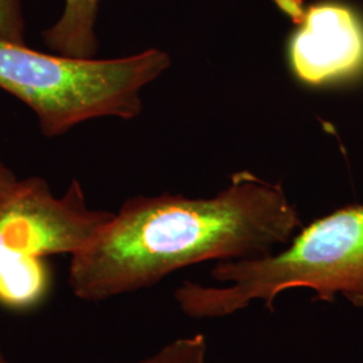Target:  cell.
Here are the masks:
<instances>
[{
  "label": "cell",
  "instance_id": "6da1fadb",
  "mask_svg": "<svg viewBox=\"0 0 363 363\" xmlns=\"http://www.w3.org/2000/svg\"><path fill=\"white\" fill-rule=\"evenodd\" d=\"M300 226L283 184L247 171L210 198L135 196L72 256L69 286L81 300L103 301L205 261L268 256Z\"/></svg>",
  "mask_w": 363,
  "mask_h": 363
},
{
  "label": "cell",
  "instance_id": "7a4b0ae2",
  "mask_svg": "<svg viewBox=\"0 0 363 363\" xmlns=\"http://www.w3.org/2000/svg\"><path fill=\"white\" fill-rule=\"evenodd\" d=\"M222 286L184 281L174 298L193 319H220L256 301L273 311L279 295L308 289L320 301L339 296L363 308V203L337 208L303 228L280 252L222 261L211 269Z\"/></svg>",
  "mask_w": 363,
  "mask_h": 363
},
{
  "label": "cell",
  "instance_id": "3957f363",
  "mask_svg": "<svg viewBox=\"0 0 363 363\" xmlns=\"http://www.w3.org/2000/svg\"><path fill=\"white\" fill-rule=\"evenodd\" d=\"M171 66L160 49L112 60H76L0 38V89L27 105L46 138L99 117L130 120L143 111L142 91Z\"/></svg>",
  "mask_w": 363,
  "mask_h": 363
},
{
  "label": "cell",
  "instance_id": "277c9868",
  "mask_svg": "<svg viewBox=\"0 0 363 363\" xmlns=\"http://www.w3.org/2000/svg\"><path fill=\"white\" fill-rule=\"evenodd\" d=\"M113 217L88 206L77 179L55 196L38 177L19 179L0 202V264L18 257L76 255Z\"/></svg>",
  "mask_w": 363,
  "mask_h": 363
},
{
  "label": "cell",
  "instance_id": "5b68a950",
  "mask_svg": "<svg viewBox=\"0 0 363 363\" xmlns=\"http://www.w3.org/2000/svg\"><path fill=\"white\" fill-rule=\"evenodd\" d=\"M289 42V61L296 77L322 85L350 77L363 69V21L335 1L308 7Z\"/></svg>",
  "mask_w": 363,
  "mask_h": 363
},
{
  "label": "cell",
  "instance_id": "8992f818",
  "mask_svg": "<svg viewBox=\"0 0 363 363\" xmlns=\"http://www.w3.org/2000/svg\"><path fill=\"white\" fill-rule=\"evenodd\" d=\"M100 0H64L58 21L42 38L54 54L76 60H93L99 52L96 22Z\"/></svg>",
  "mask_w": 363,
  "mask_h": 363
},
{
  "label": "cell",
  "instance_id": "52a82bcc",
  "mask_svg": "<svg viewBox=\"0 0 363 363\" xmlns=\"http://www.w3.org/2000/svg\"><path fill=\"white\" fill-rule=\"evenodd\" d=\"M52 284L45 257H18L0 264V306L11 311H26L46 298Z\"/></svg>",
  "mask_w": 363,
  "mask_h": 363
},
{
  "label": "cell",
  "instance_id": "ba28073f",
  "mask_svg": "<svg viewBox=\"0 0 363 363\" xmlns=\"http://www.w3.org/2000/svg\"><path fill=\"white\" fill-rule=\"evenodd\" d=\"M135 363H208V340L202 334L179 337Z\"/></svg>",
  "mask_w": 363,
  "mask_h": 363
},
{
  "label": "cell",
  "instance_id": "9c48e42d",
  "mask_svg": "<svg viewBox=\"0 0 363 363\" xmlns=\"http://www.w3.org/2000/svg\"><path fill=\"white\" fill-rule=\"evenodd\" d=\"M26 21L22 0H0V38L26 45Z\"/></svg>",
  "mask_w": 363,
  "mask_h": 363
},
{
  "label": "cell",
  "instance_id": "30bf717a",
  "mask_svg": "<svg viewBox=\"0 0 363 363\" xmlns=\"http://www.w3.org/2000/svg\"><path fill=\"white\" fill-rule=\"evenodd\" d=\"M18 181L13 171L0 162V202L11 193Z\"/></svg>",
  "mask_w": 363,
  "mask_h": 363
},
{
  "label": "cell",
  "instance_id": "8fae6325",
  "mask_svg": "<svg viewBox=\"0 0 363 363\" xmlns=\"http://www.w3.org/2000/svg\"><path fill=\"white\" fill-rule=\"evenodd\" d=\"M281 10H284L288 15H291L294 18V21L298 23L304 15V9L301 7L300 1L298 0H274Z\"/></svg>",
  "mask_w": 363,
  "mask_h": 363
},
{
  "label": "cell",
  "instance_id": "7c38bea8",
  "mask_svg": "<svg viewBox=\"0 0 363 363\" xmlns=\"http://www.w3.org/2000/svg\"><path fill=\"white\" fill-rule=\"evenodd\" d=\"M0 363H11L9 361V358L4 355V352L0 350Z\"/></svg>",
  "mask_w": 363,
  "mask_h": 363
}]
</instances>
